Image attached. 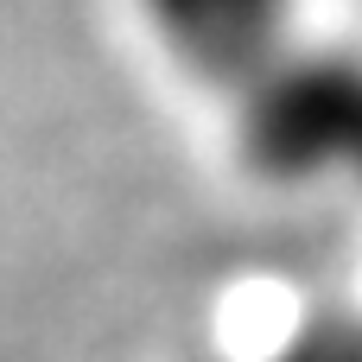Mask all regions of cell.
Instances as JSON below:
<instances>
[{
	"label": "cell",
	"mask_w": 362,
	"mask_h": 362,
	"mask_svg": "<svg viewBox=\"0 0 362 362\" xmlns=\"http://www.w3.org/2000/svg\"><path fill=\"white\" fill-rule=\"evenodd\" d=\"M153 51L210 95H235L305 38L299 0H134Z\"/></svg>",
	"instance_id": "2"
},
{
	"label": "cell",
	"mask_w": 362,
	"mask_h": 362,
	"mask_svg": "<svg viewBox=\"0 0 362 362\" xmlns=\"http://www.w3.org/2000/svg\"><path fill=\"white\" fill-rule=\"evenodd\" d=\"M242 362H362V318L356 312H312L267 356H242Z\"/></svg>",
	"instance_id": "3"
},
{
	"label": "cell",
	"mask_w": 362,
	"mask_h": 362,
	"mask_svg": "<svg viewBox=\"0 0 362 362\" xmlns=\"http://www.w3.org/2000/svg\"><path fill=\"white\" fill-rule=\"evenodd\" d=\"M229 140L242 172L280 191L362 185V51L286 45L229 102Z\"/></svg>",
	"instance_id": "1"
}]
</instances>
